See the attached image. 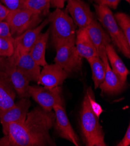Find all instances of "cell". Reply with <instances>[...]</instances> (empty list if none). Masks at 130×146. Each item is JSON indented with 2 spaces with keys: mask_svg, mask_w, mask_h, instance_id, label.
Listing matches in <instances>:
<instances>
[{
  "mask_svg": "<svg viewBox=\"0 0 130 146\" xmlns=\"http://www.w3.org/2000/svg\"><path fill=\"white\" fill-rule=\"evenodd\" d=\"M55 119L53 111L36 107L27 112L23 123H11L8 125L6 134L0 139V145H56L49 133Z\"/></svg>",
  "mask_w": 130,
  "mask_h": 146,
  "instance_id": "6da1fadb",
  "label": "cell"
},
{
  "mask_svg": "<svg viewBox=\"0 0 130 146\" xmlns=\"http://www.w3.org/2000/svg\"><path fill=\"white\" fill-rule=\"evenodd\" d=\"M79 125L84 143L87 146H106L105 133L97 117L92 109L87 91L79 113Z\"/></svg>",
  "mask_w": 130,
  "mask_h": 146,
  "instance_id": "7a4b0ae2",
  "label": "cell"
},
{
  "mask_svg": "<svg viewBox=\"0 0 130 146\" xmlns=\"http://www.w3.org/2000/svg\"><path fill=\"white\" fill-rule=\"evenodd\" d=\"M48 20L51 43L55 48L65 44H75L76 25L66 10L56 9L49 15Z\"/></svg>",
  "mask_w": 130,
  "mask_h": 146,
  "instance_id": "3957f363",
  "label": "cell"
},
{
  "mask_svg": "<svg viewBox=\"0 0 130 146\" xmlns=\"http://www.w3.org/2000/svg\"><path fill=\"white\" fill-rule=\"evenodd\" d=\"M94 7L97 19L106 30L111 41L126 58H129L130 44L115 21L111 9L106 6L97 4H95Z\"/></svg>",
  "mask_w": 130,
  "mask_h": 146,
  "instance_id": "277c9868",
  "label": "cell"
},
{
  "mask_svg": "<svg viewBox=\"0 0 130 146\" xmlns=\"http://www.w3.org/2000/svg\"><path fill=\"white\" fill-rule=\"evenodd\" d=\"M42 16L26 8L9 11L5 18L11 35L15 38L29 29L34 28L41 21Z\"/></svg>",
  "mask_w": 130,
  "mask_h": 146,
  "instance_id": "5b68a950",
  "label": "cell"
},
{
  "mask_svg": "<svg viewBox=\"0 0 130 146\" xmlns=\"http://www.w3.org/2000/svg\"><path fill=\"white\" fill-rule=\"evenodd\" d=\"M29 94L44 110L51 111L55 105L64 107L61 96V88L57 86L53 89L39 86H29Z\"/></svg>",
  "mask_w": 130,
  "mask_h": 146,
  "instance_id": "8992f818",
  "label": "cell"
},
{
  "mask_svg": "<svg viewBox=\"0 0 130 146\" xmlns=\"http://www.w3.org/2000/svg\"><path fill=\"white\" fill-rule=\"evenodd\" d=\"M0 71L8 76L16 93L21 98H28L29 81L12 61L9 57L0 56Z\"/></svg>",
  "mask_w": 130,
  "mask_h": 146,
  "instance_id": "52a82bcc",
  "label": "cell"
},
{
  "mask_svg": "<svg viewBox=\"0 0 130 146\" xmlns=\"http://www.w3.org/2000/svg\"><path fill=\"white\" fill-rule=\"evenodd\" d=\"M55 64L59 65L69 74L78 72L82 66V57L77 51L75 43H69L55 48Z\"/></svg>",
  "mask_w": 130,
  "mask_h": 146,
  "instance_id": "ba28073f",
  "label": "cell"
},
{
  "mask_svg": "<svg viewBox=\"0 0 130 146\" xmlns=\"http://www.w3.org/2000/svg\"><path fill=\"white\" fill-rule=\"evenodd\" d=\"M53 110L55 115L54 126L58 135L76 146L80 145L79 139L69 122L64 107L55 105Z\"/></svg>",
  "mask_w": 130,
  "mask_h": 146,
  "instance_id": "9c48e42d",
  "label": "cell"
},
{
  "mask_svg": "<svg viewBox=\"0 0 130 146\" xmlns=\"http://www.w3.org/2000/svg\"><path fill=\"white\" fill-rule=\"evenodd\" d=\"M9 58L29 81H34L38 83L40 66L34 61L29 52L14 51L13 55Z\"/></svg>",
  "mask_w": 130,
  "mask_h": 146,
  "instance_id": "30bf717a",
  "label": "cell"
},
{
  "mask_svg": "<svg viewBox=\"0 0 130 146\" xmlns=\"http://www.w3.org/2000/svg\"><path fill=\"white\" fill-rule=\"evenodd\" d=\"M31 102L27 98H21L17 103L6 111L0 116V123L3 127V132L7 133L8 125L11 123H23L26 118Z\"/></svg>",
  "mask_w": 130,
  "mask_h": 146,
  "instance_id": "8fae6325",
  "label": "cell"
},
{
  "mask_svg": "<svg viewBox=\"0 0 130 146\" xmlns=\"http://www.w3.org/2000/svg\"><path fill=\"white\" fill-rule=\"evenodd\" d=\"M79 28L87 27L94 19L90 6L83 0H69L65 9Z\"/></svg>",
  "mask_w": 130,
  "mask_h": 146,
  "instance_id": "7c38bea8",
  "label": "cell"
},
{
  "mask_svg": "<svg viewBox=\"0 0 130 146\" xmlns=\"http://www.w3.org/2000/svg\"><path fill=\"white\" fill-rule=\"evenodd\" d=\"M40 70L39 84L49 89L62 85L68 77L69 74L56 64H46Z\"/></svg>",
  "mask_w": 130,
  "mask_h": 146,
  "instance_id": "4fadbf2b",
  "label": "cell"
},
{
  "mask_svg": "<svg viewBox=\"0 0 130 146\" xmlns=\"http://www.w3.org/2000/svg\"><path fill=\"white\" fill-rule=\"evenodd\" d=\"M100 59L103 62L105 67V79L99 86L102 94H115L120 93L126 83H123L110 68L106 54L101 56Z\"/></svg>",
  "mask_w": 130,
  "mask_h": 146,
  "instance_id": "5bb4252c",
  "label": "cell"
},
{
  "mask_svg": "<svg viewBox=\"0 0 130 146\" xmlns=\"http://www.w3.org/2000/svg\"><path fill=\"white\" fill-rule=\"evenodd\" d=\"M89 36L100 58L106 54V47L110 43L111 38L101 25L95 18L86 27Z\"/></svg>",
  "mask_w": 130,
  "mask_h": 146,
  "instance_id": "9a60e30c",
  "label": "cell"
},
{
  "mask_svg": "<svg viewBox=\"0 0 130 146\" xmlns=\"http://www.w3.org/2000/svg\"><path fill=\"white\" fill-rule=\"evenodd\" d=\"M49 23L48 19L45 20L38 26L29 29L19 36L14 38V51L29 52L38 38L41 31Z\"/></svg>",
  "mask_w": 130,
  "mask_h": 146,
  "instance_id": "2e32d148",
  "label": "cell"
},
{
  "mask_svg": "<svg viewBox=\"0 0 130 146\" xmlns=\"http://www.w3.org/2000/svg\"><path fill=\"white\" fill-rule=\"evenodd\" d=\"M16 94L8 76L0 71V116L15 104Z\"/></svg>",
  "mask_w": 130,
  "mask_h": 146,
  "instance_id": "e0dca14e",
  "label": "cell"
},
{
  "mask_svg": "<svg viewBox=\"0 0 130 146\" xmlns=\"http://www.w3.org/2000/svg\"><path fill=\"white\" fill-rule=\"evenodd\" d=\"M75 46L78 52L82 58L88 59L92 56H98L96 49L86 27L79 28L77 30Z\"/></svg>",
  "mask_w": 130,
  "mask_h": 146,
  "instance_id": "ac0fdd59",
  "label": "cell"
},
{
  "mask_svg": "<svg viewBox=\"0 0 130 146\" xmlns=\"http://www.w3.org/2000/svg\"><path fill=\"white\" fill-rule=\"evenodd\" d=\"M106 53L109 65L113 71L123 83H126L127 76L129 73V70L110 43L106 47Z\"/></svg>",
  "mask_w": 130,
  "mask_h": 146,
  "instance_id": "d6986e66",
  "label": "cell"
},
{
  "mask_svg": "<svg viewBox=\"0 0 130 146\" xmlns=\"http://www.w3.org/2000/svg\"><path fill=\"white\" fill-rule=\"evenodd\" d=\"M49 35L50 29H48V31L44 33H41L29 52L34 61L40 66H44L47 64L45 56Z\"/></svg>",
  "mask_w": 130,
  "mask_h": 146,
  "instance_id": "ffe728a7",
  "label": "cell"
},
{
  "mask_svg": "<svg viewBox=\"0 0 130 146\" xmlns=\"http://www.w3.org/2000/svg\"><path fill=\"white\" fill-rule=\"evenodd\" d=\"M86 60L91 66L95 89H96L99 87L105 79V67L104 63L99 56H92Z\"/></svg>",
  "mask_w": 130,
  "mask_h": 146,
  "instance_id": "44dd1931",
  "label": "cell"
},
{
  "mask_svg": "<svg viewBox=\"0 0 130 146\" xmlns=\"http://www.w3.org/2000/svg\"><path fill=\"white\" fill-rule=\"evenodd\" d=\"M50 0H25L24 8L40 15H46L49 12Z\"/></svg>",
  "mask_w": 130,
  "mask_h": 146,
  "instance_id": "7402d4cb",
  "label": "cell"
},
{
  "mask_svg": "<svg viewBox=\"0 0 130 146\" xmlns=\"http://www.w3.org/2000/svg\"><path fill=\"white\" fill-rule=\"evenodd\" d=\"M119 26L123 32L128 42L130 44V18L127 14L117 12L114 15Z\"/></svg>",
  "mask_w": 130,
  "mask_h": 146,
  "instance_id": "603a6c76",
  "label": "cell"
},
{
  "mask_svg": "<svg viewBox=\"0 0 130 146\" xmlns=\"http://www.w3.org/2000/svg\"><path fill=\"white\" fill-rule=\"evenodd\" d=\"M14 52V40L0 37V56L10 57Z\"/></svg>",
  "mask_w": 130,
  "mask_h": 146,
  "instance_id": "cb8c5ba5",
  "label": "cell"
},
{
  "mask_svg": "<svg viewBox=\"0 0 130 146\" xmlns=\"http://www.w3.org/2000/svg\"><path fill=\"white\" fill-rule=\"evenodd\" d=\"M86 91H87L88 94L90 104H91L92 109L93 111V112H95V113L97 117L99 118L100 114L103 112V110L102 108L101 107V106L95 101V96H94L91 87H90Z\"/></svg>",
  "mask_w": 130,
  "mask_h": 146,
  "instance_id": "d4e9b609",
  "label": "cell"
},
{
  "mask_svg": "<svg viewBox=\"0 0 130 146\" xmlns=\"http://www.w3.org/2000/svg\"><path fill=\"white\" fill-rule=\"evenodd\" d=\"M10 11L24 8L25 0H1Z\"/></svg>",
  "mask_w": 130,
  "mask_h": 146,
  "instance_id": "484cf974",
  "label": "cell"
},
{
  "mask_svg": "<svg viewBox=\"0 0 130 146\" xmlns=\"http://www.w3.org/2000/svg\"><path fill=\"white\" fill-rule=\"evenodd\" d=\"M0 37L14 40V38L11 35L9 26L7 22L2 21L0 22Z\"/></svg>",
  "mask_w": 130,
  "mask_h": 146,
  "instance_id": "4316f807",
  "label": "cell"
},
{
  "mask_svg": "<svg viewBox=\"0 0 130 146\" xmlns=\"http://www.w3.org/2000/svg\"><path fill=\"white\" fill-rule=\"evenodd\" d=\"M95 4L106 6L110 9H115L118 7L120 0H93Z\"/></svg>",
  "mask_w": 130,
  "mask_h": 146,
  "instance_id": "83f0119b",
  "label": "cell"
},
{
  "mask_svg": "<svg viewBox=\"0 0 130 146\" xmlns=\"http://www.w3.org/2000/svg\"><path fill=\"white\" fill-rule=\"evenodd\" d=\"M117 146H129L130 145V125L129 124L125 134L121 141L117 144Z\"/></svg>",
  "mask_w": 130,
  "mask_h": 146,
  "instance_id": "f1b7e54d",
  "label": "cell"
},
{
  "mask_svg": "<svg viewBox=\"0 0 130 146\" xmlns=\"http://www.w3.org/2000/svg\"><path fill=\"white\" fill-rule=\"evenodd\" d=\"M69 0H50V7L56 9H63L65 3Z\"/></svg>",
  "mask_w": 130,
  "mask_h": 146,
  "instance_id": "f546056e",
  "label": "cell"
},
{
  "mask_svg": "<svg viewBox=\"0 0 130 146\" xmlns=\"http://www.w3.org/2000/svg\"><path fill=\"white\" fill-rule=\"evenodd\" d=\"M9 11H10L5 6L0 4V22L5 19Z\"/></svg>",
  "mask_w": 130,
  "mask_h": 146,
  "instance_id": "4dcf8cb0",
  "label": "cell"
},
{
  "mask_svg": "<svg viewBox=\"0 0 130 146\" xmlns=\"http://www.w3.org/2000/svg\"><path fill=\"white\" fill-rule=\"evenodd\" d=\"M125 1H126L128 3H130V0H125Z\"/></svg>",
  "mask_w": 130,
  "mask_h": 146,
  "instance_id": "1f68e13d",
  "label": "cell"
}]
</instances>
